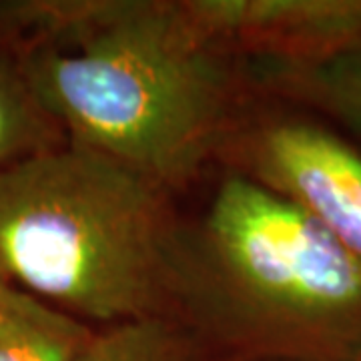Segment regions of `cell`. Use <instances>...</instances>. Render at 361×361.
<instances>
[{"instance_id": "cell-1", "label": "cell", "mask_w": 361, "mask_h": 361, "mask_svg": "<svg viewBox=\"0 0 361 361\" xmlns=\"http://www.w3.org/2000/svg\"><path fill=\"white\" fill-rule=\"evenodd\" d=\"M0 44L66 142L165 191L217 145L233 97L229 54L197 30L183 0L0 2Z\"/></svg>"}, {"instance_id": "cell-2", "label": "cell", "mask_w": 361, "mask_h": 361, "mask_svg": "<svg viewBox=\"0 0 361 361\" xmlns=\"http://www.w3.org/2000/svg\"><path fill=\"white\" fill-rule=\"evenodd\" d=\"M175 322L197 361H353L361 263L295 203L233 173L180 227Z\"/></svg>"}, {"instance_id": "cell-3", "label": "cell", "mask_w": 361, "mask_h": 361, "mask_svg": "<svg viewBox=\"0 0 361 361\" xmlns=\"http://www.w3.org/2000/svg\"><path fill=\"white\" fill-rule=\"evenodd\" d=\"M167 193L71 142L0 169V277L92 327L175 322Z\"/></svg>"}, {"instance_id": "cell-4", "label": "cell", "mask_w": 361, "mask_h": 361, "mask_svg": "<svg viewBox=\"0 0 361 361\" xmlns=\"http://www.w3.org/2000/svg\"><path fill=\"white\" fill-rule=\"evenodd\" d=\"M237 173L295 203L361 263V157L331 133L273 123L235 142Z\"/></svg>"}, {"instance_id": "cell-5", "label": "cell", "mask_w": 361, "mask_h": 361, "mask_svg": "<svg viewBox=\"0 0 361 361\" xmlns=\"http://www.w3.org/2000/svg\"><path fill=\"white\" fill-rule=\"evenodd\" d=\"M217 51L327 63L361 47V0H183Z\"/></svg>"}, {"instance_id": "cell-6", "label": "cell", "mask_w": 361, "mask_h": 361, "mask_svg": "<svg viewBox=\"0 0 361 361\" xmlns=\"http://www.w3.org/2000/svg\"><path fill=\"white\" fill-rule=\"evenodd\" d=\"M99 329L14 285L0 295V361H78Z\"/></svg>"}, {"instance_id": "cell-7", "label": "cell", "mask_w": 361, "mask_h": 361, "mask_svg": "<svg viewBox=\"0 0 361 361\" xmlns=\"http://www.w3.org/2000/svg\"><path fill=\"white\" fill-rule=\"evenodd\" d=\"M63 137L35 99L16 56L0 44V169L65 145Z\"/></svg>"}, {"instance_id": "cell-8", "label": "cell", "mask_w": 361, "mask_h": 361, "mask_svg": "<svg viewBox=\"0 0 361 361\" xmlns=\"http://www.w3.org/2000/svg\"><path fill=\"white\" fill-rule=\"evenodd\" d=\"M78 361H197V349L180 323L159 317L99 329Z\"/></svg>"}, {"instance_id": "cell-9", "label": "cell", "mask_w": 361, "mask_h": 361, "mask_svg": "<svg viewBox=\"0 0 361 361\" xmlns=\"http://www.w3.org/2000/svg\"><path fill=\"white\" fill-rule=\"evenodd\" d=\"M327 73H329L327 89L336 92L337 101L343 109L351 111L361 121V61L348 63L343 59V63L336 65L334 71H327Z\"/></svg>"}, {"instance_id": "cell-10", "label": "cell", "mask_w": 361, "mask_h": 361, "mask_svg": "<svg viewBox=\"0 0 361 361\" xmlns=\"http://www.w3.org/2000/svg\"><path fill=\"white\" fill-rule=\"evenodd\" d=\"M353 361H361V345H360V349H357V353H355V357H353Z\"/></svg>"}, {"instance_id": "cell-11", "label": "cell", "mask_w": 361, "mask_h": 361, "mask_svg": "<svg viewBox=\"0 0 361 361\" xmlns=\"http://www.w3.org/2000/svg\"><path fill=\"white\" fill-rule=\"evenodd\" d=\"M4 279H2V277H0V295H2V289H4Z\"/></svg>"}]
</instances>
